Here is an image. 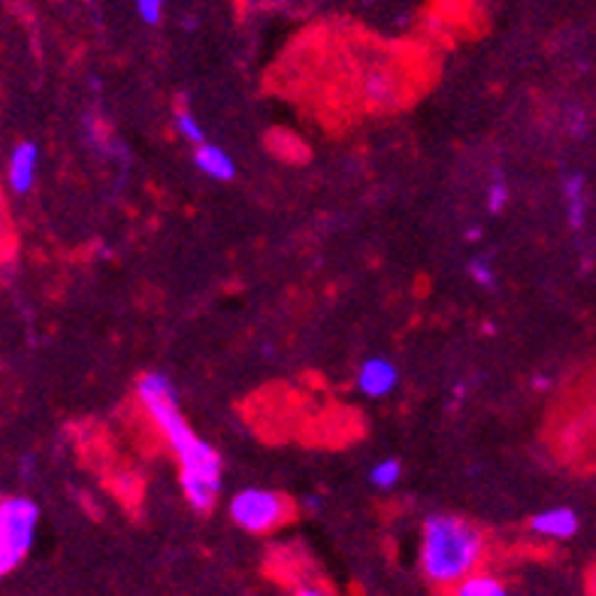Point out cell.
Wrapping results in <instances>:
<instances>
[{"label": "cell", "instance_id": "cell-17", "mask_svg": "<svg viewBox=\"0 0 596 596\" xmlns=\"http://www.w3.org/2000/svg\"><path fill=\"white\" fill-rule=\"evenodd\" d=\"M18 563H22V557H18V554H13V548H10V545L0 539V582H3V579H7V575H10V572H13Z\"/></svg>", "mask_w": 596, "mask_h": 596}, {"label": "cell", "instance_id": "cell-13", "mask_svg": "<svg viewBox=\"0 0 596 596\" xmlns=\"http://www.w3.org/2000/svg\"><path fill=\"white\" fill-rule=\"evenodd\" d=\"M370 484L376 488V491H393L400 479H403V464L397 461V457H381L376 464L370 466Z\"/></svg>", "mask_w": 596, "mask_h": 596}, {"label": "cell", "instance_id": "cell-2", "mask_svg": "<svg viewBox=\"0 0 596 596\" xmlns=\"http://www.w3.org/2000/svg\"><path fill=\"white\" fill-rule=\"evenodd\" d=\"M488 536L469 518L437 511L427 515L418 533V569L427 582L442 591H454L472 572L484 567Z\"/></svg>", "mask_w": 596, "mask_h": 596}, {"label": "cell", "instance_id": "cell-10", "mask_svg": "<svg viewBox=\"0 0 596 596\" xmlns=\"http://www.w3.org/2000/svg\"><path fill=\"white\" fill-rule=\"evenodd\" d=\"M361 86H364L366 101L376 106H393L400 101V79L388 67H370Z\"/></svg>", "mask_w": 596, "mask_h": 596}, {"label": "cell", "instance_id": "cell-3", "mask_svg": "<svg viewBox=\"0 0 596 596\" xmlns=\"http://www.w3.org/2000/svg\"><path fill=\"white\" fill-rule=\"evenodd\" d=\"M228 515L231 521L251 536H267L278 530L282 523L291 518V503L288 496L278 494L273 488H261V484H251V488H239L228 503Z\"/></svg>", "mask_w": 596, "mask_h": 596}, {"label": "cell", "instance_id": "cell-7", "mask_svg": "<svg viewBox=\"0 0 596 596\" xmlns=\"http://www.w3.org/2000/svg\"><path fill=\"white\" fill-rule=\"evenodd\" d=\"M40 173V148L34 143H18L7 158V185L13 194H28Z\"/></svg>", "mask_w": 596, "mask_h": 596}, {"label": "cell", "instance_id": "cell-18", "mask_svg": "<svg viewBox=\"0 0 596 596\" xmlns=\"http://www.w3.org/2000/svg\"><path fill=\"white\" fill-rule=\"evenodd\" d=\"M291 596H331V594H327L324 587H319V584L303 582V584H297V587H294Z\"/></svg>", "mask_w": 596, "mask_h": 596}, {"label": "cell", "instance_id": "cell-12", "mask_svg": "<svg viewBox=\"0 0 596 596\" xmlns=\"http://www.w3.org/2000/svg\"><path fill=\"white\" fill-rule=\"evenodd\" d=\"M173 131H176V137H179V140H185L191 148L204 146V143H206L204 125H200V118L194 116L189 106H176Z\"/></svg>", "mask_w": 596, "mask_h": 596}, {"label": "cell", "instance_id": "cell-1", "mask_svg": "<svg viewBox=\"0 0 596 596\" xmlns=\"http://www.w3.org/2000/svg\"><path fill=\"white\" fill-rule=\"evenodd\" d=\"M133 393L152 427L164 439V445L173 451L176 464H179V488H182L185 503L200 515L216 509L221 496V457L206 439L194 433V427L179 406L173 381L164 373H143L137 378Z\"/></svg>", "mask_w": 596, "mask_h": 596}, {"label": "cell", "instance_id": "cell-5", "mask_svg": "<svg viewBox=\"0 0 596 596\" xmlns=\"http://www.w3.org/2000/svg\"><path fill=\"white\" fill-rule=\"evenodd\" d=\"M354 385H358V391L364 393L366 400H385L400 385V366L393 364L391 358H385V354H373V358H366L364 364L358 366Z\"/></svg>", "mask_w": 596, "mask_h": 596}, {"label": "cell", "instance_id": "cell-15", "mask_svg": "<svg viewBox=\"0 0 596 596\" xmlns=\"http://www.w3.org/2000/svg\"><path fill=\"white\" fill-rule=\"evenodd\" d=\"M466 276H469V282H476L479 288H494L496 285L494 263L488 261V258H481V255L469 258V263H466Z\"/></svg>", "mask_w": 596, "mask_h": 596}, {"label": "cell", "instance_id": "cell-14", "mask_svg": "<svg viewBox=\"0 0 596 596\" xmlns=\"http://www.w3.org/2000/svg\"><path fill=\"white\" fill-rule=\"evenodd\" d=\"M509 200H511L509 182L503 179V173H496L494 179L488 182V189H484V206H488V212H491V216H500V212H506Z\"/></svg>", "mask_w": 596, "mask_h": 596}, {"label": "cell", "instance_id": "cell-19", "mask_svg": "<svg viewBox=\"0 0 596 596\" xmlns=\"http://www.w3.org/2000/svg\"><path fill=\"white\" fill-rule=\"evenodd\" d=\"M466 239H469V243H479V239H481V228H479V224L466 231Z\"/></svg>", "mask_w": 596, "mask_h": 596}, {"label": "cell", "instance_id": "cell-11", "mask_svg": "<svg viewBox=\"0 0 596 596\" xmlns=\"http://www.w3.org/2000/svg\"><path fill=\"white\" fill-rule=\"evenodd\" d=\"M454 594L457 596H511V591L506 587V582L494 575V572H488V569H479V572H472L469 579L454 587Z\"/></svg>", "mask_w": 596, "mask_h": 596}, {"label": "cell", "instance_id": "cell-9", "mask_svg": "<svg viewBox=\"0 0 596 596\" xmlns=\"http://www.w3.org/2000/svg\"><path fill=\"white\" fill-rule=\"evenodd\" d=\"M194 167L206 179H212V182H231V179H236V160H233L231 152H224V148L209 143V140H206L204 146H194Z\"/></svg>", "mask_w": 596, "mask_h": 596}, {"label": "cell", "instance_id": "cell-4", "mask_svg": "<svg viewBox=\"0 0 596 596\" xmlns=\"http://www.w3.org/2000/svg\"><path fill=\"white\" fill-rule=\"evenodd\" d=\"M40 527V506L30 496H3L0 500V539L18 554L22 560L28 557Z\"/></svg>", "mask_w": 596, "mask_h": 596}, {"label": "cell", "instance_id": "cell-6", "mask_svg": "<svg viewBox=\"0 0 596 596\" xmlns=\"http://www.w3.org/2000/svg\"><path fill=\"white\" fill-rule=\"evenodd\" d=\"M579 527H582V518L569 506H548L530 518V533L545 542H569L579 536Z\"/></svg>", "mask_w": 596, "mask_h": 596}, {"label": "cell", "instance_id": "cell-20", "mask_svg": "<svg viewBox=\"0 0 596 596\" xmlns=\"http://www.w3.org/2000/svg\"><path fill=\"white\" fill-rule=\"evenodd\" d=\"M594 400H596V381H594Z\"/></svg>", "mask_w": 596, "mask_h": 596}, {"label": "cell", "instance_id": "cell-22", "mask_svg": "<svg viewBox=\"0 0 596 596\" xmlns=\"http://www.w3.org/2000/svg\"><path fill=\"white\" fill-rule=\"evenodd\" d=\"M449 596H457V594H454V591H451V594Z\"/></svg>", "mask_w": 596, "mask_h": 596}, {"label": "cell", "instance_id": "cell-16", "mask_svg": "<svg viewBox=\"0 0 596 596\" xmlns=\"http://www.w3.org/2000/svg\"><path fill=\"white\" fill-rule=\"evenodd\" d=\"M133 10H137L143 25L155 28V25H160V18H164V0H133Z\"/></svg>", "mask_w": 596, "mask_h": 596}, {"label": "cell", "instance_id": "cell-8", "mask_svg": "<svg viewBox=\"0 0 596 596\" xmlns=\"http://www.w3.org/2000/svg\"><path fill=\"white\" fill-rule=\"evenodd\" d=\"M563 216L572 233H582L587 228V216H591V194H587V179L582 173L563 176Z\"/></svg>", "mask_w": 596, "mask_h": 596}, {"label": "cell", "instance_id": "cell-21", "mask_svg": "<svg viewBox=\"0 0 596 596\" xmlns=\"http://www.w3.org/2000/svg\"><path fill=\"white\" fill-rule=\"evenodd\" d=\"M594 594H596V579H594Z\"/></svg>", "mask_w": 596, "mask_h": 596}]
</instances>
